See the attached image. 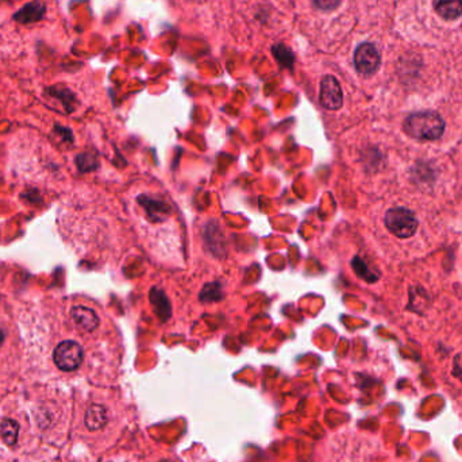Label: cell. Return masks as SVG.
I'll use <instances>...</instances> for the list:
<instances>
[{"label":"cell","instance_id":"obj_4","mask_svg":"<svg viewBox=\"0 0 462 462\" xmlns=\"http://www.w3.org/2000/svg\"><path fill=\"white\" fill-rule=\"evenodd\" d=\"M380 63H381L380 53L375 45L365 42L357 48L355 64H356L357 71L361 74H365V76L373 74L379 70Z\"/></svg>","mask_w":462,"mask_h":462},{"label":"cell","instance_id":"obj_12","mask_svg":"<svg viewBox=\"0 0 462 462\" xmlns=\"http://www.w3.org/2000/svg\"><path fill=\"white\" fill-rule=\"evenodd\" d=\"M273 56L277 59V61L282 64V65H285V67H291L293 64V54L291 53V50L288 48H285L283 45H276L273 48Z\"/></svg>","mask_w":462,"mask_h":462},{"label":"cell","instance_id":"obj_6","mask_svg":"<svg viewBox=\"0 0 462 462\" xmlns=\"http://www.w3.org/2000/svg\"><path fill=\"white\" fill-rule=\"evenodd\" d=\"M45 12H46L45 3L41 0H33L25 4L21 10H18V12L14 14V19L22 25L36 23L45 17Z\"/></svg>","mask_w":462,"mask_h":462},{"label":"cell","instance_id":"obj_2","mask_svg":"<svg viewBox=\"0 0 462 462\" xmlns=\"http://www.w3.org/2000/svg\"><path fill=\"white\" fill-rule=\"evenodd\" d=\"M386 226L396 237L410 238L418 229V220L407 209H392L386 213Z\"/></svg>","mask_w":462,"mask_h":462},{"label":"cell","instance_id":"obj_5","mask_svg":"<svg viewBox=\"0 0 462 462\" xmlns=\"http://www.w3.org/2000/svg\"><path fill=\"white\" fill-rule=\"evenodd\" d=\"M320 106L326 109H339L344 103V95L338 80L334 76H324L320 81Z\"/></svg>","mask_w":462,"mask_h":462},{"label":"cell","instance_id":"obj_11","mask_svg":"<svg viewBox=\"0 0 462 462\" xmlns=\"http://www.w3.org/2000/svg\"><path fill=\"white\" fill-rule=\"evenodd\" d=\"M0 435L7 445H15L19 435V425L12 419H4L0 425Z\"/></svg>","mask_w":462,"mask_h":462},{"label":"cell","instance_id":"obj_1","mask_svg":"<svg viewBox=\"0 0 462 462\" xmlns=\"http://www.w3.org/2000/svg\"><path fill=\"white\" fill-rule=\"evenodd\" d=\"M404 130L418 141H435L443 134L445 122L437 112H415L406 119Z\"/></svg>","mask_w":462,"mask_h":462},{"label":"cell","instance_id":"obj_7","mask_svg":"<svg viewBox=\"0 0 462 462\" xmlns=\"http://www.w3.org/2000/svg\"><path fill=\"white\" fill-rule=\"evenodd\" d=\"M71 314L74 323L85 331H94L99 326V318L96 313L88 307L77 306L72 310Z\"/></svg>","mask_w":462,"mask_h":462},{"label":"cell","instance_id":"obj_16","mask_svg":"<svg viewBox=\"0 0 462 462\" xmlns=\"http://www.w3.org/2000/svg\"><path fill=\"white\" fill-rule=\"evenodd\" d=\"M3 339H4V334H3V330L0 328V346H1V344H3Z\"/></svg>","mask_w":462,"mask_h":462},{"label":"cell","instance_id":"obj_13","mask_svg":"<svg viewBox=\"0 0 462 462\" xmlns=\"http://www.w3.org/2000/svg\"><path fill=\"white\" fill-rule=\"evenodd\" d=\"M76 161H77V165H78L80 171H83V172L92 171L98 165V161H96L95 156H92V154H80Z\"/></svg>","mask_w":462,"mask_h":462},{"label":"cell","instance_id":"obj_15","mask_svg":"<svg viewBox=\"0 0 462 462\" xmlns=\"http://www.w3.org/2000/svg\"><path fill=\"white\" fill-rule=\"evenodd\" d=\"M314 1H315L317 7L320 8V10H323V11L335 10L339 6V3H341V0H314Z\"/></svg>","mask_w":462,"mask_h":462},{"label":"cell","instance_id":"obj_14","mask_svg":"<svg viewBox=\"0 0 462 462\" xmlns=\"http://www.w3.org/2000/svg\"><path fill=\"white\" fill-rule=\"evenodd\" d=\"M353 266H355V271H356L357 273H358L361 277H364V279H365L366 282H369V283H373V280L369 277L370 272L368 271L365 262H362L359 258H355V261H353Z\"/></svg>","mask_w":462,"mask_h":462},{"label":"cell","instance_id":"obj_8","mask_svg":"<svg viewBox=\"0 0 462 462\" xmlns=\"http://www.w3.org/2000/svg\"><path fill=\"white\" fill-rule=\"evenodd\" d=\"M432 4L438 15L446 21H454L462 15V0H432Z\"/></svg>","mask_w":462,"mask_h":462},{"label":"cell","instance_id":"obj_10","mask_svg":"<svg viewBox=\"0 0 462 462\" xmlns=\"http://www.w3.org/2000/svg\"><path fill=\"white\" fill-rule=\"evenodd\" d=\"M150 302L154 307L156 314L162 320L168 319L171 317V304L167 299V296L164 295L162 291L153 288L150 292Z\"/></svg>","mask_w":462,"mask_h":462},{"label":"cell","instance_id":"obj_9","mask_svg":"<svg viewBox=\"0 0 462 462\" xmlns=\"http://www.w3.org/2000/svg\"><path fill=\"white\" fill-rule=\"evenodd\" d=\"M85 426L91 431H96L106 426L107 411L103 406L94 404L85 412Z\"/></svg>","mask_w":462,"mask_h":462},{"label":"cell","instance_id":"obj_3","mask_svg":"<svg viewBox=\"0 0 462 462\" xmlns=\"http://www.w3.org/2000/svg\"><path fill=\"white\" fill-rule=\"evenodd\" d=\"M84 358V353L81 346L74 341H64L61 342L53 353L54 364L59 369L64 372L76 370Z\"/></svg>","mask_w":462,"mask_h":462}]
</instances>
